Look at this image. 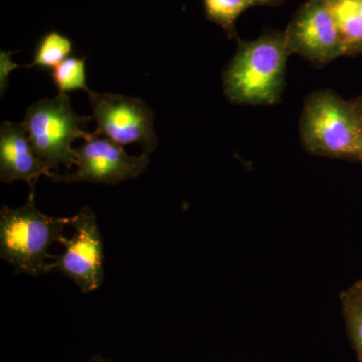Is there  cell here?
<instances>
[{
  "mask_svg": "<svg viewBox=\"0 0 362 362\" xmlns=\"http://www.w3.org/2000/svg\"><path fill=\"white\" fill-rule=\"evenodd\" d=\"M207 20L220 25L230 39L237 37L235 23L240 14L258 6H281L285 0H202Z\"/></svg>",
  "mask_w": 362,
  "mask_h": 362,
  "instance_id": "obj_11",
  "label": "cell"
},
{
  "mask_svg": "<svg viewBox=\"0 0 362 362\" xmlns=\"http://www.w3.org/2000/svg\"><path fill=\"white\" fill-rule=\"evenodd\" d=\"M239 47L223 73V92L239 105L277 103L291 56L285 33H267L254 40H238Z\"/></svg>",
  "mask_w": 362,
  "mask_h": 362,
  "instance_id": "obj_1",
  "label": "cell"
},
{
  "mask_svg": "<svg viewBox=\"0 0 362 362\" xmlns=\"http://www.w3.org/2000/svg\"><path fill=\"white\" fill-rule=\"evenodd\" d=\"M90 119L78 115L68 95L59 93L57 97L45 98L32 105L23 122L35 153L52 170L61 164L71 168L76 163L71 145L75 140L92 136L86 130Z\"/></svg>",
  "mask_w": 362,
  "mask_h": 362,
  "instance_id": "obj_4",
  "label": "cell"
},
{
  "mask_svg": "<svg viewBox=\"0 0 362 362\" xmlns=\"http://www.w3.org/2000/svg\"><path fill=\"white\" fill-rule=\"evenodd\" d=\"M359 359V361L362 362V357H361V358H358Z\"/></svg>",
  "mask_w": 362,
  "mask_h": 362,
  "instance_id": "obj_18",
  "label": "cell"
},
{
  "mask_svg": "<svg viewBox=\"0 0 362 362\" xmlns=\"http://www.w3.org/2000/svg\"><path fill=\"white\" fill-rule=\"evenodd\" d=\"M337 21L345 56L362 54V0H325Z\"/></svg>",
  "mask_w": 362,
  "mask_h": 362,
  "instance_id": "obj_10",
  "label": "cell"
},
{
  "mask_svg": "<svg viewBox=\"0 0 362 362\" xmlns=\"http://www.w3.org/2000/svg\"><path fill=\"white\" fill-rule=\"evenodd\" d=\"M52 170L35 153L25 123L6 121L0 129V180L4 183L23 180L35 190L42 175L51 178Z\"/></svg>",
  "mask_w": 362,
  "mask_h": 362,
  "instance_id": "obj_9",
  "label": "cell"
},
{
  "mask_svg": "<svg viewBox=\"0 0 362 362\" xmlns=\"http://www.w3.org/2000/svg\"><path fill=\"white\" fill-rule=\"evenodd\" d=\"M300 136L314 156L356 159L362 126L351 102L331 90H316L305 101Z\"/></svg>",
  "mask_w": 362,
  "mask_h": 362,
  "instance_id": "obj_3",
  "label": "cell"
},
{
  "mask_svg": "<svg viewBox=\"0 0 362 362\" xmlns=\"http://www.w3.org/2000/svg\"><path fill=\"white\" fill-rule=\"evenodd\" d=\"M350 102H351L354 111H356V115L358 117L362 126V95L361 96L356 98V99L350 100Z\"/></svg>",
  "mask_w": 362,
  "mask_h": 362,
  "instance_id": "obj_15",
  "label": "cell"
},
{
  "mask_svg": "<svg viewBox=\"0 0 362 362\" xmlns=\"http://www.w3.org/2000/svg\"><path fill=\"white\" fill-rule=\"evenodd\" d=\"M52 78L59 93L71 90H87V76H86V58L70 56L64 59L56 68L52 69Z\"/></svg>",
  "mask_w": 362,
  "mask_h": 362,
  "instance_id": "obj_13",
  "label": "cell"
},
{
  "mask_svg": "<svg viewBox=\"0 0 362 362\" xmlns=\"http://www.w3.org/2000/svg\"><path fill=\"white\" fill-rule=\"evenodd\" d=\"M93 118L97 124L95 133L121 145L137 143L143 153L156 149L158 138L154 132V112L139 98L97 93L90 90Z\"/></svg>",
  "mask_w": 362,
  "mask_h": 362,
  "instance_id": "obj_5",
  "label": "cell"
},
{
  "mask_svg": "<svg viewBox=\"0 0 362 362\" xmlns=\"http://www.w3.org/2000/svg\"><path fill=\"white\" fill-rule=\"evenodd\" d=\"M345 316L350 338L358 358L362 357V285L357 286L345 300Z\"/></svg>",
  "mask_w": 362,
  "mask_h": 362,
  "instance_id": "obj_14",
  "label": "cell"
},
{
  "mask_svg": "<svg viewBox=\"0 0 362 362\" xmlns=\"http://www.w3.org/2000/svg\"><path fill=\"white\" fill-rule=\"evenodd\" d=\"M75 233L59 244L64 252L54 256L52 272H59L71 279L82 293L96 291L104 281L103 239L98 226L96 214L84 207L71 216V225Z\"/></svg>",
  "mask_w": 362,
  "mask_h": 362,
  "instance_id": "obj_6",
  "label": "cell"
},
{
  "mask_svg": "<svg viewBox=\"0 0 362 362\" xmlns=\"http://www.w3.org/2000/svg\"><path fill=\"white\" fill-rule=\"evenodd\" d=\"M71 218L47 216L35 204V190H30L25 206L0 211V256L18 273L32 276L52 272L54 256L49 250L65 238L64 230Z\"/></svg>",
  "mask_w": 362,
  "mask_h": 362,
  "instance_id": "obj_2",
  "label": "cell"
},
{
  "mask_svg": "<svg viewBox=\"0 0 362 362\" xmlns=\"http://www.w3.org/2000/svg\"><path fill=\"white\" fill-rule=\"evenodd\" d=\"M73 52V42L56 30L45 33L37 42L35 58L28 66L54 69Z\"/></svg>",
  "mask_w": 362,
  "mask_h": 362,
  "instance_id": "obj_12",
  "label": "cell"
},
{
  "mask_svg": "<svg viewBox=\"0 0 362 362\" xmlns=\"http://www.w3.org/2000/svg\"><path fill=\"white\" fill-rule=\"evenodd\" d=\"M359 161H361V162H362V157H361V159H359Z\"/></svg>",
  "mask_w": 362,
  "mask_h": 362,
  "instance_id": "obj_19",
  "label": "cell"
},
{
  "mask_svg": "<svg viewBox=\"0 0 362 362\" xmlns=\"http://www.w3.org/2000/svg\"><path fill=\"white\" fill-rule=\"evenodd\" d=\"M75 156L77 169L66 175L52 173V180L119 185L138 177L149 164V154L129 156L123 146L95 132L75 149Z\"/></svg>",
  "mask_w": 362,
  "mask_h": 362,
  "instance_id": "obj_7",
  "label": "cell"
},
{
  "mask_svg": "<svg viewBox=\"0 0 362 362\" xmlns=\"http://www.w3.org/2000/svg\"><path fill=\"white\" fill-rule=\"evenodd\" d=\"M362 157V138L361 141H359L358 145V156H357L356 160H359Z\"/></svg>",
  "mask_w": 362,
  "mask_h": 362,
  "instance_id": "obj_17",
  "label": "cell"
},
{
  "mask_svg": "<svg viewBox=\"0 0 362 362\" xmlns=\"http://www.w3.org/2000/svg\"><path fill=\"white\" fill-rule=\"evenodd\" d=\"M86 362H111L108 358H105L104 356H102L101 354H98V356L92 357L89 361Z\"/></svg>",
  "mask_w": 362,
  "mask_h": 362,
  "instance_id": "obj_16",
  "label": "cell"
},
{
  "mask_svg": "<svg viewBox=\"0 0 362 362\" xmlns=\"http://www.w3.org/2000/svg\"><path fill=\"white\" fill-rule=\"evenodd\" d=\"M284 33L291 54H299L314 65H328L345 56L337 21L325 0H308Z\"/></svg>",
  "mask_w": 362,
  "mask_h": 362,
  "instance_id": "obj_8",
  "label": "cell"
}]
</instances>
